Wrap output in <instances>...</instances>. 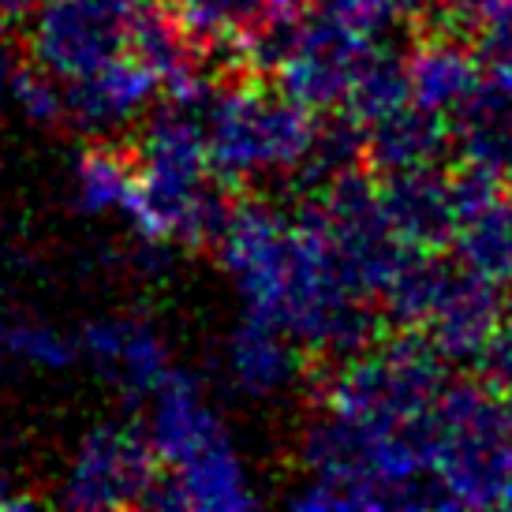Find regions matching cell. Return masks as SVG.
I'll return each instance as SVG.
<instances>
[{
	"label": "cell",
	"mask_w": 512,
	"mask_h": 512,
	"mask_svg": "<svg viewBox=\"0 0 512 512\" xmlns=\"http://www.w3.org/2000/svg\"><path fill=\"white\" fill-rule=\"evenodd\" d=\"M139 187L128 221L143 243H217L228 225L225 191L214 187L202 105L169 101L139 135Z\"/></svg>",
	"instance_id": "6da1fadb"
},
{
	"label": "cell",
	"mask_w": 512,
	"mask_h": 512,
	"mask_svg": "<svg viewBox=\"0 0 512 512\" xmlns=\"http://www.w3.org/2000/svg\"><path fill=\"white\" fill-rule=\"evenodd\" d=\"M430 471L441 509H512V404L490 382L445 385Z\"/></svg>",
	"instance_id": "7a4b0ae2"
},
{
	"label": "cell",
	"mask_w": 512,
	"mask_h": 512,
	"mask_svg": "<svg viewBox=\"0 0 512 512\" xmlns=\"http://www.w3.org/2000/svg\"><path fill=\"white\" fill-rule=\"evenodd\" d=\"M210 169L221 184H251L258 176H296L318 139L314 109L285 90L225 86L202 101Z\"/></svg>",
	"instance_id": "3957f363"
},
{
	"label": "cell",
	"mask_w": 512,
	"mask_h": 512,
	"mask_svg": "<svg viewBox=\"0 0 512 512\" xmlns=\"http://www.w3.org/2000/svg\"><path fill=\"white\" fill-rule=\"evenodd\" d=\"M441 363L445 359L423 337H404L382 348L370 344L367 352L341 359V367L329 374L322 408L374 427H430L434 408L449 385Z\"/></svg>",
	"instance_id": "277c9868"
},
{
	"label": "cell",
	"mask_w": 512,
	"mask_h": 512,
	"mask_svg": "<svg viewBox=\"0 0 512 512\" xmlns=\"http://www.w3.org/2000/svg\"><path fill=\"white\" fill-rule=\"evenodd\" d=\"M307 214L322 225L341 258L344 273L367 296H382L393 273L412 255V247L400 240L385 214L382 187L370 184L359 169L344 172L341 180L322 187Z\"/></svg>",
	"instance_id": "5b68a950"
},
{
	"label": "cell",
	"mask_w": 512,
	"mask_h": 512,
	"mask_svg": "<svg viewBox=\"0 0 512 512\" xmlns=\"http://www.w3.org/2000/svg\"><path fill=\"white\" fill-rule=\"evenodd\" d=\"M131 15L109 0H42L27 19L30 64L75 83L128 53Z\"/></svg>",
	"instance_id": "8992f818"
},
{
	"label": "cell",
	"mask_w": 512,
	"mask_h": 512,
	"mask_svg": "<svg viewBox=\"0 0 512 512\" xmlns=\"http://www.w3.org/2000/svg\"><path fill=\"white\" fill-rule=\"evenodd\" d=\"M157 468L161 460L143 430L101 423L86 430L79 441L60 483V505L79 512L146 505L150 490L161 479Z\"/></svg>",
	"instance_id": "52a82bcc"
},
{
	"label": "cell",
	"mask_w": 512,
	"mask_h": 512,
	"mask_svg": "<svg viewBox=\"0 0 512 512\" xmlns=\"http://www.w3.org/2000/svg\"><path fill=\"white\" fill-rule=\"evenodd\" d=\"M370 42L374 38L341 23L326 8H318V12H311L299 42L292 45V53L273 72L277 75V86L285 90L288 98H296L299 105L314 109V113L344 105L359 68H363V60L374 49Z\"/></svg>",
	"instance_id": "ba28073f"
},
{
	"label": "cell",
	"mask_w": 512,
	"mask_h": 512,
	"mask_svg": "<svg viewBox=\"0 0 512 512\" xmlns=\"http://www.w3.org/2000/svg\"><path fill=\"white\" fill-rule=\"evenodd\" d=\"M292 228L285 214H277L262 202L232 206L225 232L217 236L221 266L232 277L247 314L273 318L281 285H285L288 251H292Z\"/></svg>",
	"instance_id": "9c48e42d"
},
{
	"label": "cell",
	"mask_w": 512,
	"mask_h": 512,
	"mask_svg": "<svg viewBox=\"0 0 512 512\" xmlns=\"http://www.w3.org/2000/svg\"><path fill=\"white\" fill-rule=\"evenodd\" d=\"M453 255L464 270L498 288L512 285V187L498 172L468 165L453 176Z\"/></svg>",
	"instance_id": "30bf717a"
},
{
	"label": "cell",
	"mask_w": 512,
	"mask_h": 512,
	"mask_svg": "<svg viewBox=\"0 0 512 512\" xmlns=\"http://www.w3.org/2000/svg\"><path fill=\"white\" fill-rule=\"evenodd\" d=\"M501 322H505L501 288L464 270L460 262H449L415 333L445 363H479Z\"/></svg>",
	"instance_id": "8fae6325"
},
{
	"label": "cell",
	"mask_w": 512,
	"mask_h": 512,
	"mask_svg": "<svg viewBox=\"0 0 512 512\" xmlns=\"http://www.w3.org/2000/svg\"><path fill=\"white\" fill-rule=\"evenodd\" d=\"M79 352L131 400H150L172 374V356L161 329L139 314H105L86 322L79 333Z\"/></svg>",
	"instance_id": "7c38bea8"
},
{
	"label": "cell",
	"mask_w": 512,
	"mask_h": 512,
	"mask_svg": "<svg viewBox=\"0 0 512 512\" xmlns=\"http://www.w3.org/2000/svg\"><path fill=\"white\" fill-rule=\"evenodd\" d=\"M161 94V79L139 57L109 60L105 68L68 83V124L86 139H113L116 131L143 120Z\"/></svg>",
	"instance_id": "4fadbf2b"
},
{
	"label": "cell",
	"mask_w": 512,
	"mask_h": 512,
	"mask_svg": "<svg viewBox=\"0 0 512 512\" xmlns=\"http://www.w3.org/2000/svg\"><path fill=\"white\" fill-rule=\"evenodd\" d=\"M258 494L251 486L247 464L236 453L232 438L210 445L191 464L161 475L146 498V509H191V512H240L255 509Z\"/></svg>",
	"instance_id": "5bb4252c"
},
{
	"label": "cell",
	"mask_w": 512,
	"mask_h": 512,
	"mask_svg": "<svg viewBox=\"0 0 512 512\" xmlns=\"http://www.w3.org/2000/svg\"><path fill=\"white\" fill-rule=\"evenodd\" d=\"M146 438L154 445L161 468L176 471L191 464L199 453H206L210 445L225 441L228 430L217 408L199 389V382L184 370H172L169 382L150 397Z\"/></svg>",
	"instance_id": "9a60e30c"
},
{
	"label": "cell",
	"mask_w": 512,
	"mask_h": 512,
	"mask_svg": "<svg viewBox=\"0 0 512 512\" xmlns=\"http://www.w3.org/2000/svg\"><path fill=\"white\" fill-rule=\"evenodd\" d=\"M385 214L397 228V236L412 251H441L453 243L456 199L453 180H445L438 165L412 172H389L382 176Z\"/></svg>",
	"instance_id": "2e32d148"
},
{
	"label": "cell",
	"mask_w": 512,
	"mask_h": 512,
	"mask_svg": "<svg viewBox=\"0 0 512 512\" xmlns=\"http://www.w3.org/2000/svg\"><path fill=\"white\" fill-rule=\"evenodd\" d=\"M228 382L240 389L243 397H277L299 374V344L296 337L281 329L270 318L247 314L240 326L228 333L225 356H221Z\"/></svg>",
	"instance_id": "e0dca14e"
},
{
	"label": "cell",
	"mask_w": 512,
	"mask_h": 512,
	"mask_svg": "<svg viewBox=\"0 0 512 512\" xmlns=\"http://www.w3.org/2000/svg\"><path fill=\"white\" fill-rule=\"evenodd\" d=\"M408 64V86H412V101L419 109H430L438 116H460L468 109V101L479 94L486 72L475 49L468 42H456L445 34L423 38L412 53L404 57Z\"/></svg>",
	"instance_id": "ac0fdd59"
},
{
	"label": "cell",
	"mask_w": 512,
	"mask_h": 512,
	"mask_svg": "<svg viewBox=\"0 0 512 512\" xmlns=\"http://www.w3.org/2000/svg\"><path fill=\"white\" fill-rule=\"evenodd\" d=\"M363 135H367V161L382 176H389V172L430 169V165H438V157L449 146L445 116L419 109L415 101L397 109V113L367 124Z\"/></svg>",
	"instance_id": "d6986e66"
},
{
	"label": "cell",
	"mask_w": 512,
	"mask_h": 512,
	"mask_svg": "<svg viewBox=\"0 0 512 512\" xmlns=\"http://www.w3.org/2000/svg\"><path fill=\"white\" fill-rule=\"evenodd\" d=\"M139 187V165L109 146H90L72 172L75 206L90 217L120 214L128 217Z\"/></svg>",
	"instance_id": "ffe728a7"
},
{
	"label": "cell",
	"mask_w": 512,
	"mask_h": 512,
	"mask_svg": "<svg viewBox=\"0 0 512 512\" xmlns=\"http://www.w3.org/2000/svg\"><path fill=\"white\" fill-rule=\"evenodd\" d=\"M404 105H412V86H408V64H404V57L385 53V49H370L341 109L356 120L359 128H367V124L397 113Z\"/></svg>",
	"instance_id": "44dd1931"
},
{
	"label": "cell",
	"mask_w": 512,
	"mask_h": 512,
	"mask_svg": "<svg viewBox=\"0 0 512 512\" xmlns=\"http://www.w3.org/2000/svg\"><path fill=\"white\" fill-rule=\"evenodd\" d=\"M79 356V341L49 322L0 314V367L23 370H68Z\"/></svg>",
	"instance_id": "7402d4cb"
},
{
	"label": "cell",
	"mask_w": 512,
	"mask_h": 512,
	"mask_svg": "<svg viewBox=\"0 0 512 512\" xmlns=\"http://www.w3.org/2000/svg\"><path fill=\"white\" fill-rule=\"evenodd\" d=\"M486 75H512V0H475L456 15Z\"/></svg>",
	"instance_id": "603a6c76"
},
{
	"label": "cell",
	"mask_w": 512,
	"mask_h": 512,
	"mask_svg": "<svg viewBox=\"0 0 512 512\" xmlns=\"http://www.w3.org/2000/svg\"><path fill=\"white\" fill-rule=\"evenodd\" d=\"M184 27L206 42H236L262 12V0H169Z\"/></svg>",
	"instance_id": "cb8c5ba5"
},
{
	"label": "cell",
	"mask_w": 512,
	"mask_h": 512,
	"mask_svg": "<svg viewBox=\"0 0 512 512\" xmlns=\"http://www.w3.org/2000/svg\"><path fill=\"white\" fill-rule=\"evenodd\" d=\"M12 109L38 128H53L60 120H68V83H60L57 75H49L38 64L15 68Z\"/></svg>",
	"instance_id": "d4e9b609"
},
{
	"label": "cell",
	"mask_w": 512,
	"mask_h": 512,
	"mask_svg": "<svg viewBox=\"0 0 512 512\" xmlns=\"http://www.w3.org/2000/svg\"><path fill=\"white\" fill-rule=\"evenodd\" d=\"M322 8L333 12L341 23L356 27L367 38H378L385 30H393L400 19H408L415 0H322Z\"/></svg>",
	"instance_id": "484cf974"
},
{
	"label": "cell",
	"mask_w": 512,
	"mask_h": 512,
	"mask_svg": "<svg viewBox=\"0 0 512 512\" xmlns=\"http://www.w3.org/2000/svg\"><path fill=\"white\" fill-rule=\"evenodd\" d=\"M479 363H483L486 382L494 385L501 397L512 404V318H505L498 326L494 341L486 344V352Z\"/></svg>",
	"instance_id": "4316f807"
},
{
	"label": "cell",
	"mask_w": 512,
	"mask_h": 512,
	"mask_svg": "<svg viewBox=\"0 0 512 512\" xmlns=\"http://www.w3.org/2000/svg\"><path fill=\"white\" fill-rule=\"evenodd\" d=\"M30 498L27 494H19V483H15V475L8 471V464L0 460V509H27Z\"/></svg>",
	"instance_id": "83f0119b"
},
{
	"label": "cell",
	"mask_w": 512,
	"mask_h": 512,
	"mask_svg": "<svg viewBox=\"0 0 512 512\" xmlns=\"http://www.w3.org/2000/svg\"><path fill=\"white\" fill-rule=\"evenodd\" d=\"M42 0H0V23H27Z\"/></svg>",
	"instance_id": "f1b7e54d"
},
{
	"label": "cell",
	"mask_w": 512,
	"mask_h": 512,
	"mask_svg": "<svg viewBox=\"0 0 512 512\" xmlns=\"http://www.w3.org/2000/svg\"><path fill=\"white\" fill-rule=\"evenodd\" d=\"M12 75H15V68L8 64V57L0 53V120H4V109L12 105Z\"/></svg>",
	"instance_id": "f546056e"
},
{
	"label": "cell",
	"mask_w": 512,
	"mask_h": 512,
	"mask_svg": "<svg viewBox=\"0 0 512 512\" xmlns=\"http://www.w3.org/2000/svg\"><path fill=\"white\" fill-rule=\"evenodd\" d=\"M109 4H116V8H120V12H139V8H143V4H150V0H109Z\"/></svg>",
	"instance_id": "4dcf8cb0"
},
{
	"label": "cell",
	"mask_w": 512,
	"mask_h": 512,
	"mask_svg": "<svg viewBox=\"0 0 512 512\" xmlns=\"http://www.w3.org/2000/svg\"><path fill=\"white\" fill-rule=\"evenodd\" d=\"M471 4H475V0H445V8L453 12V19H456V15H460V12H468Z\"/></svg>",
	"instance_id": "1f68e13d"
}]
</instances>
